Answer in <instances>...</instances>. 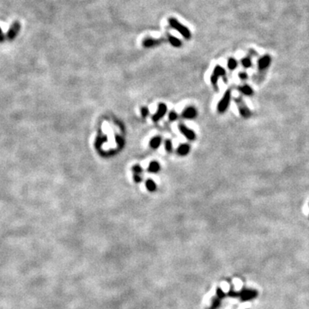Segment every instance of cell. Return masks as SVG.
I'll return each instance as SVG.
<instances>
[{
    "mask_svg": "<svg viewBox=\"0 0 309 309\" xmlns=\"http://www.w3.org/2000/svg\"><path fill=\"white\" fill-rule=\"evenodd\" d=\"M165 149L168 152H171L172 150H173V145H172L171 141L168 140V139L165 141Z\"/></svg>",
    "mask_w": 309,
    "mask_h": 309,
    "instance_id": "cell-14",
    "label": "cell"
},
{
    "mask_svg": "<svg viewBox=\"0 0 309 309\" xmlns=\"http://www.w3.org/2000/svg\"><path fill=\"white\" fill-rule=\"evenodd\" d=\"M257 295V292L255 290H251V289H248V290H244L242 291V293L240 294V297L243 301H247V300H251V299L254 298L256 297Z\"/></svg>",
    "mask_w": 309,
    "mask_h": 309,
    "instance_id": "cell-8",
    "label": "cell"
},
{
    "mask_svg": "<svg viewBox=\"0 0 309 309\" xmlns=\"http://www.w3.org/2000/svg\"><path fill=\"white\" fill-rule=\"evenodd\" d=\"M160 170V164L156 161H152L149 166L148 171L150 173H157Z\"/></svg>",
    "mask_w": 309,
    "mask_h": 309,
    "instance_id": "cell-11",
    "label": "cell"
},
{
    "mask_svg": "<svg viewBox=\"0 0 309 309\" xmlns=\"http://www.w3.org/2000/svg\"><path fill=\"white\" fill-rule=\"evenodd\" d=\"M116 141H117V143L119 144V145H120V147H122L123 146V144H124V140H123V138L122 137H116Z\"/></svg>",
    "mask_w": 309,
    "mask_h": 309,
    "instance_id": "cell-20",
    "label": "cell"
},
{
    "mask_svg": "<svg viewBox=\"0 0 309 309\" xmlns=\"http://www.w3.org/2000/svg\"><path fill=\"white\" fill-rule=\"evenodd\" d=\"M132 171L135 173V174H138L142 173V168H141L139 165H135L133 168H132Z\"/></svg>",
    "mask_w": 309,
    "mask_h": 309,
    "instance_id": "cell-16",
    "label": "cell"
},
{
    "mask_svg": "<svg viewBox=\"0 0 309 309\" xmlns=\"http://www.w3.org/2000/svg\"><path fill=\"white\" fill-rule=\"evenodd\" d=\"M133 178H134V181L137 182V183H139V182H141V180H142V179H141L140 176H138L137 174L134 175Z\"/></svg>",
    "mask_w": 309,
    "mask_h": 309,
    "instance_id": "cell-22",
    "label": "cell"
},
{
    "mask_svg": "<svg viewBox=\"0 0 309 309\" xmlns=\"http://www.w3.org/2000/svg\"><path fill=\"white\" fill-rule=\"evenodd\" d=\"M219 76H223L224 82H228V79H226V77H225V71H224V69L222 68V67H220V66H216V68H215V70H214V72L212 73L211 77H210L211 83H212L215 87L216 86L217 80H218V77H219Z\"/></svg>",
    "mask_w": 309,
    "mask_h": 309,
    "instance_id": "cell-3",
    "label": "cell"
},
{
    "mask_svg": "<svg viewBox=\"0 0 309 309\" xmlns=\"http://www.w3.org/2000/svg\"><path fill=\"white\" fill-rule=\"evenodd\" d=\"M161 137H154V138H152L150 142V146L153 149H157L160 144H161Z\"/></svg>",
    "mask_w": 309,
    "mask_h": 309,
    "instance_id": "cell-12",
    "label": "cell"
},
{
    "mask_svg": "<svg viewBox=\"0 0 309 309\" xmlns=\"http://www.w3.org/2000/svg\"><path fill=\"white\" fill-rule=\"evenodd\" d=\"M105 141H106V139H103V138H101V137H99V138L97 139V142H96L97 147L99 148L100 146H101V144H102V142H105Z\"/></svg>",
    "mask_w": 309,
    "mask_h": 309,
    "instance_id": "cell-21",
    "label": "cell"
},
{
    "mask_svg": "<svg viewBox=\"0 0 309 309\" xmlns=\"http://www.w3.org/2000/svg\"><path fill=\"white\" fill-rule=\"evenodd\" d=\"M237 90L242 95L246 96H252L253 95V89L252 87L247 84H243V85L237 87Z\"/></svg>",
    "mask_w": 309,
    "mask_h": 309,
    "instance_id": "cell-6",
    "label": "cell"
},
{
    "mask_svg": "<svg viewBox=\"0 0 309 309\" xmlns=\"http://www.w3.org/2000/svg\"><path fill=\"white\" fill-rule=\"evenodd\" d=\"M166 113H167V106H166L165 104H163V103H160V104L158 105L157 112H156L155 114L153 115L152 120H153V121H154V122H156V121H158L159 120H161V118L164 116Z\"/></svg>",
    "mask_w": 309,
    "mask_h": 309,
    "instance_id": "cell-5",
    "label": "cell"
},
{
    "mask_svg": "<svg viewBox=\"0 0 309 309\" xmlns=\"http://www.w3.org/2000/svg\"><path fill=\"white\" fill-rule=\"evenodd\" d=\"M179 128L180 132H181V133L187 138V139H189V140L191 141L195 140L196 134L193 130H191V129H189V128H187L185 125H182V124H180V125H179Z\"/></svg>",
    "mask_w": 309,
    "mask_h": 309,
    "instance_id": "cell-4",
    "label": "cell"
},
{
    "mask_svg": "<svg viewBox=\"0 0 309 309\" xmlns=\"http://www.w3.org/2000/svg\"><path fill=\"white\" fill-rule=\"evenodd\" d=\"M270 62H271V59L268 56H265L264 58H262L258 61V68H259V71H264L265 69L267 68L269 65H270Z\"/></svg>",
    "mask_w": 309,
    "mask_h": 309,
    "instance_id": "cell-9",
    "label": "cell"
},
{
    "mask_svg": "<svg viewBox=\"0 0 309 309\" xmlns=\"http://www.w3.org/2000/svg\"><path fill=\"white\" fill-rule=\"evenodd\" d=\"M228 68H229V70H234L235 69V67L237 66V63H236V61L234 60V59H229V61H228Z\"/></svg>",
    "mask_w": 309,
    "mask_h": 309,
    "instance_id": "cell-15",
    "label": "cell"
},
{
    "mask_svg": "<svg viewBox=\"0 0 309 309\" xmlns=\"http://www.w3.org/2000/svg\"><path fill=\"white\" fill-rule=\"evenodd\" d=\"M230 100H231V90L228 89L225 94L223 95V98L220 100V101L218 102V105H217L218 113H223L226 112L228 107L229 106Z\"/></svg>",
    "mask_w": 309,
    "mask_h": 309,
    "instance_id": "cell-2",
    "label": "cell"
},
{
    "mask_svg": "<svg viewBox=\"0 0 309 309\" xmlns=\"http://www.w3.org/2000/svg\"><path fill=\"white\" fill-rule=\"evenodd\" d=\"M197 114H198L197 110L194 107H192V106H189V107H187V108H185L184 110V112L182 113V116H183V118H185V119L191 120V119L196 118Z\"/></svg>",
    "mask_w": 309,
    "mask_h": 309,
    "instance_id": "cell-7",
    "label": "cell"
},
{
    "mask_svg": "<svg viewBox=\"0 0 309 309\" xmlns=\"http://www.w3.org/2000/svg\"><path fill=\"white\" fill-rule=\"evenodd\" d=\"M242 65L244 67H250L251 66V60L250 58H245L242 60Z\"/></svg>",
    "mask_w": 309,
    "mask_h": 309,
    "instance_id": "cell-17",
    "label": "cell"
},
{
    "mask_svg": "<svg viewBox=\"0 0 309 309\" xmlns=\"http://www.w3.org/2000/svg\"><path fill=\"white\" fill-rule=\"evenodd\" d=\"M148 113H149V109H148V107H146V106L142 107V109H141V114H142V116L144 118V117L147 116Z\"/></svg>",
    "mask_w": 309,
    "mask_h": 309,
    "instance_id": "cell-19",
    "label": "cell"
},
{
    "mask_svg": "<svg viewBox=\"0 0 309 309\" xmlns=\"http://www.w3.org/2000/svg\"><path fill=\"white\" fill-rule=\"evenodd\" d=\"M145 185H146V187H147V189L150 192H153V191H154L156 189V185H155V183L152 179H148Z\"/></svg>",
    "mask_w": 309,
    "mask_h": 309,
    "instance_id": "cell-13",
    "label": "cell"
},
{
    "mask_svg": "<svg viewBox=\"0 0 309 309\" xmlns=\"http://www.w3.org/2000/svg\"><path fill=\"white\" fill-rule=\"evenodd\" d=\"M168 118H169V120L174 121V120H177L178 115H177V113H175V112H171V113H169V116H168Z\"/></svg>",
    "mask_w": 309,
    "mask_h": 309,
    "instance_id": "cell-18",
    "label": "cell"
},
{
    "mask_svg": "<svg viewBox=\"0 0 309 309\" xmlns=\"http://www.w3.org/2000/svg\"><path fill=\"white\" fill-rule=\"evenodd\" d=\"M233 100H234V102H235L237 107H238L239 113L242 116V118H244V119H249V118H251V116H252V112H251L250 108L245 104V101L242 99V97L241 96L236 97V98H234Z\"/></svg>",
    "mask_w": 309,
    "mask_h": 309,
    "instance_id": "cell-1",
    "label": "cell"
},
{
    "mask_svg": "<svg viewBox=\"0 0 309 309\" xmlns=\"http://www.w3.org/2000/svg\"><path fill=\"white\" fill-rule=\"evenodd\" d=\"M239 76H240V78L242 79V80H246V79H247V77H248V76H247L246 73H240V74H239Z\"/></svg>",
    "mask_w": 309,
    "mask_h": 309,
    "instance_id": "cell-23",
    "label": "cell"
},
{
    "mask_svg": "<svg viewBox=\"0 0 309 309\" xmlns=\"http://www.w3.org/2000/svg\"><path fill=\"white\" fill-rule=\"evenodd\" d=\"M190 151V146L188 144H181L180 146H179V148L177 149V153L180 155H185L187 154Z\"/></svg>",
    "mask_w": 309,
    "mask_h": 309,
    "instance_id": "cell-10",
    "label": "cell"
}]
</instances>
